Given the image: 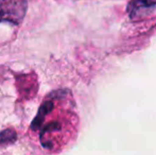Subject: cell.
Returning <instances> with one entry per match:
<instances>
[{
  "label": "cell",
  "instance_id": "obj_3",
  "mask_svg": "<svg viewBox=\"0 0 156 155\" xmlns=\"http://www.w3.org/2000/svg\"><path fill=\"white\" fill-rule=\"evenodd\" d=\"M53 108V104H52V102H46L45 104H44L43 106L41 107V110H39L38 114H37L36 118L34 119V121H33L32 123V128L33 129H37L39 125H41V123L44 121V119H45V117L48 115V113L50 112V111Z\"/></svg>",
  "mask_w": 156,
  "mask_h": 155
},
{
  "label": "cell",
  "instance_id": "obj_2",
  "mask_svg": "<svg viewBox=\"0 0 156 155\" xmlns=\"http://www.w3.org/2000/svg\"><path fill=\"white\" fill-rule=\"evenodd\" d=\"M156 9V0H132L127 5V12L132 19L149 16Z\"/></svg>",
  "mask_w": 156,
  "mask_h": 155
},
{
  "label": "cell",
  "instance_id": "obj_1",
  "mask_svg": "<svg viewBox=\"0 0 156 155\" xmlns=\"http://www.w3.org/2000/svg\"><path fill=\"white\" fill-rule=\"evenodd\" d=\"M27 12L26 0H0V23L19 25Z\"/></svg>",
  "mask_w": 156,
  "mask_h": 155
},
{
  "label": "cell",
  "instance_id": "obj_4",
  "mask_svg": "<svg viewBox=\"0 0 156 155\" xmlns=\"http://www.w3.org/2000/svg\"><path fill=\"white\" fill-rule=\"evenodd\" d=\"M16 138V134L14 131L12 130H6L0 134V143H11Z\"/></svg>",
  "mask_w": 156,
  "mask_h": 155
}]
</instances>
